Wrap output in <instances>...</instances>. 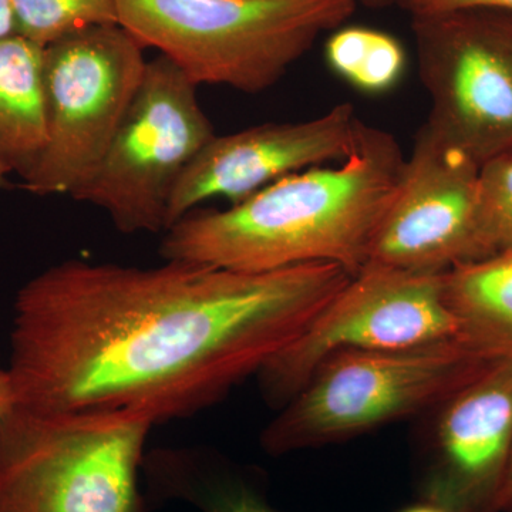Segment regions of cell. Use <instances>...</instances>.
<instances>
[{
    "label": "cell",
    "instance_id": "6da1fadb",
    "mask_svg": "<svg viewBox=\"0 0 512 512\" xmlns=\"http://www.w3.org/2000/svg\"><path fill=\"white\" fill-rule=\"evenodd\" d=\"M335 264L242 272L67 259L19 289L8 372L37 412L207 410L291 346L348 284Z\"/></svg>",
    "mask_w": 512,
    "mask_h": 512
},
{
    "label": "cell",
    "instance_id": "7a4b0ae2",
    "mask_svg": "<svg viewBox=\"0 0 512 512\" xmlns=\"http://www.w3.org/2000/svg\"><path fill=\"white\" fill-rule=\"evenodd\" d=\"M404 161L393 134L362 123L340 163L288 175L227 210L188 212L165 231L161 258L242 272L323 262L356 275Z\"/></svg>",
    "mask_w": 512,
    "mask_h": 512
},
{
    "label": "cell",
    "instance_id": "3957f363",
    "mask_svg": "<svg viewBox=\"0 0 512 512\" xmlns=\"http://www.w3.org/2000/svg\"><path fill=\"white\" fill-rule=\"evenodd\" d=\"M356 0H117L119 25L195 86L255 94L275 86Z\"/></svg>",
    "mask_w": 512,
    "mask_h": 512
},
{
    "label": "cell",
    "instance_id": "277c9868",
    "mask_svg": "<svg viewBox=\"0 0 512 512\" xmlns=\"http://www.w3.org/2000/svg\"><path fill=\"white\" fill-rule=\"evenodd\" d=\"M154 424L127 412H37L0 424V512H147L140 478Z\"/></svg>",
    "mask_w": 512,
    "mask_h": 512
},
{
    "label": "cell",
    "instance_id": "5b68a950",
    "mask_svg": "<svg viewBox=\"0 0 512 512\" xmlns=\"http://www.w3.org/2000/svg\"><path fill=\"white\" fill-rule=\"evenodd\" d=\"M491 363L457 339L338 353L281 407L262 431L261 447L278 457L353 439L440 407Z\"/></svg>",
    "mask_w": 512,
    "mask_h": 512
},
{
    "label": "cell",
    "instance_id": "8992f818",
    "mask_svg": "<svg viewBox=\"0 0 512 512\" xmlns=\"http://www.w3.org/2000/svg\"><path fill=\"white\" fill-rule=\"evenodd\" d=\"M147 60L120 25L77 30L45 46L46 146L22 188L37 197H73L116 136Z\"/></svg>",
    "mask_w": 512,
    "mask_h": 512
},
{
    "label": "cell",
    "instance_id": "52a82bcc",
    "mask_svg": "<svg viewBox=\"0 0 512 512\" xmlns=\"http://www.w3.org/2000/svg\"><path fill=\"white\" fill-rule=\"evenodd\" d=\"M197 89L167 57L147 62L116 136L73 200L106 212L123 234L165 231L175 185L215 136Z\"/></svg>",
    "mask_w": 512,
    "mask_h": 512
},
{
    "label": "cell",
    "instance_id": "ba28073f",
    "mask_svg": "<svg viewBox=\"0 0 512 512\" xmlns=\"http://www.w3.org/2000/svg\"><path fill=\"white\" fill-rule=\"evenodd\" d=\"M426 123L483 165L512 151V12L412 16Z\"/></svg>",
    "mask_w": 512,
    "mask_h": 512
},
{
    "label": "cell",
    "instance_id": "9c48e42d",
    "mask_svg": "<svg viewBox=\"0 0 512 512\" xmlns=\"http://www.w3.org/2000/svg\"><path fill=\"white\" fill-rule=\"evenodd\" d=\"M456 335L443 274L366 264L256 377L266 402L281 409L330 356L420 348Z\"/></svg>",
    "mask_w": 512,
    "mask_h": 512
},
{
    "label": "cell",
    "instance_id": "30bf717a",
    "mask_svg": "<svg viewBox=\"0 0 512 512\" xmlns=\"http://www.w3.org/2000/svg\"><path fill=\"white\" fill-rule=\"evenodd\" d=\"M480 168L424 123L373 234L367 264L444 274L487 258L478 225Z\"/></svg>",
    "mask_w": 512,
    "mask_h": 512
},
{
    "label": "cell",
    "instance_id": "8fae6325",
    "mask_svg": "<svg viewBox=\"0 0 512 512\" xmlns=\"http://www.w3.org/2000/svg\"><path fill=\"white\" fill-rule=\"evenodd\" d=\"M360 126L355 107L340 103L311 120L215 134L175 185L167 229L202 202L224 198L238 204L288 175L340 163L353 150Z\"/></svg>",
    "mask_w": 512,
    "mask_h": 512
},
{
    "label": "cell",
    "instance_id": "7c38bea8",
    "mask_svg": "<svg viewBox=\"0 0 512 512\" xmlns=\"http://www.w3.org/2000/svg\"><path fill=\"white\" fill-rule=\"evenodd\" d=\"M440 410L421 500L448 512H497L512 448V359L491 363Z\"/></svg>",
    "mask_w": 512,
    "mask_h": 512
},
{
    "label": "cell",
    "instance_id": "4fadbf2b",
    "mask_svg": "<svg viewBox=\"0 0 512 512\" xmlns=\"http://www.w3.org/2000/svg\"><path fill=\"white\" fill-rule=\"evenodd\" d=\"M147 504L180 501L200 512H281L262 474L207 446L158 447L143 463Z\"/></svg>",
    "mask_w": 512,
    "mask_h": 512
},
{
    "label": "cell",
    "instance_id": "5bb4252c",
    "mask_svg": "<svg viewBox=\"0 0 512 512\" xmlns=\"http://www.w3.org/2000/svg\"><path fill=\"white\" fill-rule=\"evenodd\" d=\"M443 288L458 342L490 362L512 359V252L444 272Z\"/></svg>",
    "mask_w": 512,
    "mask_h": 512
},
{
    "label": "cell",
    "instance_id": "9a60e30c",
    "mask_svg": "<svg viewBox=\"0 0 512 512\" xmlns=\"http://www.w3.org/2000/svg\"><path fill=\"white\" fill-rule=\"evenodd\" d=\"M45 47L22 35L0 39V165L25 178L46 146Z\"/></svg>",
    "mask_w": 512,
    "mask_h": 512
},
{
    "label": "cell",
    "instance_id": "2e32d148",
    "mask_svg": "<svg viewBox=\"0 0 512 512\" xmlns=\"http://www.w3.org/2000/svg\"><path fill=\"white\" fill-rule=\"evenodd\" d=\"M330 69L363 93L389 92L406 72V52L396 37L363 26H342L325 47Z\"/></svg>",
    "mask_w": 512,
    "mask_h": 512
},
{
    "label": "cell",
    "instance_id": "e0dca14e",
    "mask_svg": "<svg viewBox=\"0 0 512 512\" xmlns=\"http://www.w3.org/2000/svg\"><path fill=\"white\" fill-rule=\"evenodd\" d=\"M18 35L40 46L92 26L119 25L117 0H10Z\"/></svg>",
    "mask_w": 512,
    "mask_h": 512
},
{
    "label": "cell",
    "instance_id": "ac0fdd59",
    "mask_svg": "<svg viewBox=\"0 0 512 512\" xmlns=\"http://www.w3.org/2000/svg\"><path fill=\"white\" fill-rule=\"evenodd\" d=\"M478 225L487 258L512 252V151L481 165Z\"/></svg>",
    "mask_w": 512,
    "mask_h": 512
},
{
    "label": "cell",
    "instance_id": "d6986e66",
    "mask_svg": "<svg viewBox=\"0 0 512 512\" xmlns=\"http://www.w3.org/2000/svg\"><path fill=\"white\" fill-rule=\"evenodd\" d=\"M410 16L436 15L460 9H498L512 12V0H397Z\"/></svg>",
    "mask_w": 512,
    "mask_h": 512
},
{
    "label": "cell",
    "instance_id": "ffe728a7",
    "mask_svg": "<svg viewBox=\"0 0 512 512\" xmlns=\"http://www.w3.org/2000/svg\"><path fill=\"white\" fill-rule=\"evenodd\" d=\"M15 406L16 397L8 367L0 365V424Z\"/></svg>",
    "mask_w": 512,
    "mask_h": 512
},
{
    "label": "cell",
    "instance_id": "44dd1931",
    "mask_svg": "<svg viewBox=\"0 0 512 512\" xmlns=\"http://www.w3.org/2000/svg\"><path fill=\"white\" fill-rule=\"evenodd\" d=\"M12 35H18L12 2L10 0H0V39Z\"/></svg>",
    "mask_w": 512,
    "mask_h": 512
},
{
    "label": "cell",
    "instance_id": "7402d4cb",
    "mask_svg": "<svg viewBox=\"0 0 512 512\" xmlns=\"http://www.w3.org/2000/svg\"><path fill=\"white\" fill-rule=\"evenodd\" d=\"M497 512H512V448L503 488H501L500 497H498Z\"/></svg>",
    "mask_w": 512,
    "mask_h": 512
},
{
    "label": "cell",
    "instance_id": "603a6c76",
    "mask_svg": "<svg viewBox=\"0 0 512 512\" xmlns=\"http://www.w3.org/2000/svg\"><path fill=\"white\" fill-rule=\"evenodd\" d=\"M399 512H448L440 505L429 503V501L421 500L420 503L410 505Z\"/></svg>",
    "mask_w": 512,
    "mask_h": 512
},
{
    "label": "cell",
    "instance_id": "cb8c5ba5",
    "mask_svg": "<svg viewBox=\"0 0 512 512\" xmlns=\"http://www.w3.org/2000/svg\"><path fill=\"white\" fill-rule=\"evenodd\" d=\"M357 5L366 6L373 10L392 8L397 6V0H356Z\"/></svg>",
    "mask_w": 512,
    "mask_h": 512
},
{
    "label": "cell",
    "instance_id": "d4e9b609",
    "mask_svg": "<svg viewBox=\"0 0 512 512\" xmlns=\"http://www.w3.org/2000/svg\"><path fill=\"white\" fill-rule=\"evenodd\" d=\"M8 175L10 174L6 171V168L0 165V188L6 187V178H8Z\"/></svg>",
    "mask_w": 512,
    "mask_h": 512
}]
</instances>
